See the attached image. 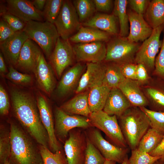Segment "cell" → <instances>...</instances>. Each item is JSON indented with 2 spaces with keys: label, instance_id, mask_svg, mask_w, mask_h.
I'll return each instance as SVG.
<instances>
[{
  "label": "cell",
  "instance_id": "cell-1",
  "mask_svg": "<svg viewBox=\"0 0 164 164\" xmlns=\"http://www.w3.org/2000/svg\"><path fill=\"white\" fill-rule=\"evenodd\" d=\"M14 115L22 128L39 145L49 148L47 133L41 120L36 100L29 93L17 89L11 91Z\"/></svg>",
  "mask_w": 164,
  "mask_h": 164
},
{
  "label": "cell",
  "instance_id": "cell-2",
  "mask_svg": "<svg viewBox=\"0 0 164 164\" xmlns=\"http://www.w3.org/2000/svg\"><path fill=\"white\" fill-rule=\"evenodd\" d=\"M10 125L9 164H43L36 141L21 126L12 121Z\"/></svg>",
  "mask_w": 164,
  "mask_h": 164
},
{
  "label": "cell",
  "instance_id": "cell-3",
  "mask_svg": "<svg viewBox=\"0 0 164 164\" xmlns=\"http://www.w3.org/2000/svg\"><path fill=\"white\" fill-rule=\"evenodd\" d=\"M118 118L128 146L131 150L137 148L142 138L151 128L149 118L140 108L132 106Z\"/></svg>",
  "mask_w": 164,
  "mask_h": 164
},
{
  "label": "cell",
  "instance_id": "cell-4",
  "mask_svg": "<svg viewBox=\"0 0 164 164\" xmlns=\"http://www.w3.org/2000/svg\"><path fill=\"white\" fill-rule=\"evenodd\" d=\"M23 30L49 58L60 37L54 24L47 21H31L26 22Z\"/></svg>",
  "mask_w": 164,
  "mask_h": 164
},
{
  "label": "cell",
  "instance_id": "cell-5",
  "mask_svg": "<svg viewBox=\"0 0 164 164\" xmlns=\"http://www.w3.org/2000/svg\"><path fill=\"white\" fill-rule=\"evenodd\" d=\"M140 45L119 36L108 41L104 60L120 65L134 63L135 55Z\"/></svg>",
  "mask_w": 164,
  "mask_h": 164
},
{
  "label": "cell",
  "instance_id": "cell-6",
  "mask_svg": "<svg viewBox=\"0 0 164 164\" xmlns=\"http://www.w3.org/2000/svg\"><path fill=\"white\" fill-rule=\"evenodd\" d=\"M88 118L91 126L103 132L115 145L128 148L116 115H109L101 110L92 112Z\"/></svg>",
  "mask_w": 164,
  "mask_h": 164
},
{
  "label": "cell",
  "instance_id": "cell-7",
  "mask_svg": "<svg viewBox=\"0 0 164 164\" xmlns=\"http://www.w3.org/2000/svg\"><path fill=\"white\" fill-rule=\"evenodd\" d=\"M164 28V25L154 29L151 36L140 45L135 56L134 63L143 65L151 76L155 69L156 56L161 46L160 37Z\"/></svg>",
  "mask_w": 164,
  "mask_h": 164
},
{
  "label": "cell",
  "instance_id": "cell-8",
  "mask_svg": "<svg viewBox=\"0 0 164 164\" xmlns=\"http://www.w3.org/2000/svg\"><path fill=\"white\" fill-rule=\"evenodd\" d=\"M72 2L70 0H63L60 12L54 24L60 37L65 40L69 39L81 26Z\"/></svg>",
  "mask_w": 164,
  "mask_h": 164
},
{
  "label": "cell",
  "instance_id": "cell-9",
  "mask_svg": "<svg viewBox=\"0 0 164 164\" xmlns=\"http://www.w3.org/2000/svg\"><path fill=\"white\" fill-rule=\"evenodd\" d=\"M86 134L106 159L121 164L127 156L128 148H121L110 143L103 137L97 129L91 127Z\"/></svg>",
  "mask_w": 164,
  "mask_h": 164
},
{
  "label": "cell",
  "instance_id": "cell-10",
  "mask_svg": "<svg viewBox=\"0 0 164 164\" xmlns=\"http://www.w3.org/2000/svg\"><path fill=\"white\" fill-rule=\"evenodd\" d=\"M55 118V135L61 140L66 138L70 131L75 128H89L92 127L88 118L69 115L60 108H56Z\"/></svg>",
  "mask_w": 164,
  "mask_h": 164
},
{
  "label": "cell",
  "instance_id": "cell-11",
  "mask_svg": "<svg viewBox=\"0 0 164 164\" xmlns=\"http://www.w3.org/2000/svg\"><path fill=\"white\" fill-rule=\"evenodd\" d=\"M69 135L64 146L68 164H84L86 147V133L72 129Z\"/></svg>",
  "mask_w": 164,
  "mask_h": 164
},
{
  "label": "cell",
  "instance_id": "cell-12",
  "mask_svg": "<svg viewBox=\"0 0 164 164\" xmlns=\"http://www.w3.org/2000/svg\"><path fill=\"white\" fill-rule=\"evenodd\" d=\"M75 56L73 47L69 40L59 37L49 58L53 67L58 77L64 70L73 63Z\"/></svg>",
  "mask_w": 164,
  "mask_h": 164
},
{
  "label": "cell",
  "instance_id": "cell-13",
  "mask_svg": "<svg viewBox=\"0 0 164 164\" xmlns=\"http://www.w3.org/2000/svg\"><path fill=\"white\" fill-rule=\"evenodd\" d=\"M73 47L78 61L101 62L105 58L107 47L104 42L76 43Z\"/></svg>",
  "mask_w": 164,
  "mask_h": 164
},
{
  "label": "cell",
  "instance_id": "cell-14",
  "mask_svg": "<svg viewBox=\"0 0 164 164\" xmlns=\"http://www.w3.org/2000/svg\"><path fill=\"white\" fill-rule=\"evenodd\" d=\"M141 87L148 102L149 109L164 112V80L151 76Z\"/></svg>",
  "mask_w": 164,
  "mask_h": 164
},
{
  "label": "cell",
  "instance_id": "cell-15",
  "mask_svg": "<svg viewBox=\"0 0 164 164\" xmlns=\"http://www.w3.org/2000/svg\"><path fill=\"white\" fill-rule=\"evenodd\" d=\"M42 122L48 134L49 147L53 152L61 149L55 133L52 111L45 97L39 93L36 99Z\"/></svg>",
  "mask_w": 164,
  "mask_h": 164
},
{
  "label": "cell",
  "instance_id": "cell-16",
  "mask_svg": "<svg viewBox=\"0 0 164 164\" xmlns=\"http://www.w3.org/2000/svg\"><path fill=\"white\" fill-rule=\"evenodd\" d=\"M6 12L15 15L26 22L31 21L42 22L43 12L37 9L30 1L7 0Z\"/></svg>",
  "mask_w": 164,
  "mask_h": 164
},
{
  "label": "cell",
  "instance_id": "cell-17",
  "mask_svg": "<svg viewBox=\"0 0 164 164\" xmlns=\"http://www.w3.org/2000/svg\"><path fill=\"white\" fill-rule=\"evenodd\" d=\"M106 64L101 62H88L87 70L80 78L76 91L77 94L103 84Z\"/></svg>",
  "mask_w": 164,
  "mask_h": 164
},
{
  "label": "cell",
  "instance_id": "cell-18",
  "mask_svg": "<svg viewBox=\"0 0 164 164\" xmlns=\"http://www.w3.org/2000/svg\"><path fill=\"white\" fill-rule=\"evenodd\" d=\"M39 46L29 39L23 44L15 67L26 72L34 73L42 53Z\"/></svg>",
  "mask_w": 164,
  "mask_h": 164
},
{
  "label": "cell",
  "instance_id": "cell-19",
  "mask_svg": "<svg viewBox=\"0 0 164 164\" xmlns=\"http://www.w3.org/2000/svg\"><path fill=\"white\" fill-rule=\"evenodd\" d=\"M29 39L22 30L15 32L11 37L0 43L1 53L10 66H15L22 47Z\"/></svg>",
  "mask_w": 164,
  "mask_h": 164
},
{
  "label": "cell",
  "instance_id": "cell-20",
  "mask_svg": "<svg viewBox=\"0 0 164 164\" xmlns=\"http://www.w3.org/2000/svg\"><path fill=\"white\" fill-rule=\"evenodd\" d=\"M127 13L130 24L127 39L136 43L144 41L151 36L153 29L144 19L143 15L131 11Z\"/></svg>",
  "mask_w": 164,
  "mask_h": 164
},
{
  "label": "cell",
  "instance_id": "cell-21",
  "mask_svg": "<svg viewBox=\"0 0 164 164\" xmlns=\"http://www.w3.org/2000/svg\"><path fill=\"white\" fill-rule=\"evenodd\" d=\"M38 85L47 95H50L55 85L53 70L42 53L34 72Z\"/></svg>",
  "mask_w": 164,
  "mask_h": 164
},
{
  "label": "cell",
  "instance_id": "cell-22",
  "mask_svg": "<svg viewBox=\"0 0 164 164\" xmlns=\"http://www.w3.org/2000/svg\"><path fill=\"white\" fill-rule=\"evenodd\" d=\"M132 106L121 91L118 88H114L109 92L103 111L118 118Z\"/></svg>",
  "mask_w": 164,
  "mask_h": 164
},
{
  "label": "cell",
  "instance_id": "cell-23",
  "mask_svg": "<svg viewBox=\"0 0 164 164\" xmlns=\"http://www.w3.org/2000/svg\"><path fill=\"white\" fill-rule=\"evenodd\" d=\"M132 106L146 107L148 102L136 80L126 79L118 87Z\"/></svg>",
  "mask_w": 164,
  "mask_h": 164
},
{
  "label": "cell",
  "instance_id": "cell-24",
  "mask_svg": "<svg viewBox=\"0 0 164 164\" xmlns=\"http://www.w3.org/2000/svg\"><path fill=\"white\" fill-rule=\"evenodd\" d=\"M117 19L113 14L98 13L82 23V25L99 29L111 35H116L118 34Z\"/></svg>",
  "mask_w": 164,
  "mask_h": 164
},
{
  "label": "cell",
  "instance_id": "cell-25",
  "mask_svg": "<svg viewBox=\"0 0 164 164\" xmlns=\"http://www.w3.org/2000/svg\"><path fill=\"white\" fill-rule=\"evenodd\" d=\"M111 35L108 33L94 28L81 26L78 31L69 40L76 43L97 41L108 42Z\"/></svg>",
  "mask_w": 164,
  "mask_h": 164
},
{
  "label": "cell",
  "instance_id": "cell-26",
  "mask_svg": "<svg viewBox=\"0 0 164 164\" xmlns=\"http://www.w3.org/2000/svg\"><path fill=\"white\" fill-rule=\"evenodd\" d=\"M88 94L87 92L80 93L60 108L69 115L76 114L88 117L91 112L88 106Z\"/></svg>",
  "mask_w": 164,
  "mask_h": 164
},
{
  "label": "cell",
  "instance_id": "cell-27",
  "mask_svg": "<svg viewBox=\"0 0 164 164\" xmlns=\"http://www.w3.org/2000/svg\"><path fill=\"white\" fill-rule=\"evenodd\" d=\"M84 67L79 63L64 74L57 88V92L60 96L66 95L72 91L79 80Z\"/></svg>",
  "mask_w": 164,
  "mask_h": 164
},
{
  "label": "cell",
  "instance_id": "cell-28",
  "mask_svg": "<svg viewBox=\"0 0 164 164\" xmlns=\"http://www.w3.org/2000/svg\"><path fill=\"white\" fill-rule=\"evenodd\" d=\"M146 21L154 29L164 25V0L150 1L145 13Z\"/></svg>",
  "mask_w": 164,
  "mask_h": 164
},
{
  "label": "cell",
  "instance_id": "cell-29",
  "mask_svg": "<svg viewBox=\"0 0 164 164\" xmlns=\"http://www.w3.org/2000/svg\"><path fill=\"white\" fill-rule=\"evenodd\" d=\"M111 89L103 84L90 89L88 100L91 113L103 110Z\"/></svg>",
  "mask_w": 164,
  "mask_h": 164
},
{
  "label": "cell",
  "instance_id": "cell-30",
  "mask_svg": "<svg viewBox=\"0 0 164 164\" xmlns=\"http://www.w3.org/2000/svg\"><path fill=\"white\" fill-rule=\"evenodd\" d=\"M106 64V69L103 84L111 89L118 88L125 80L121 69V65L109 62Z\"/></svg>",
  "mask_w": 164,
  "mask_h": 164
},
{
  "label": "cell",
  "instance_id": "cell-31",
  "mask_svg": "<svg viewBox=\"0 0 164 164\" xmlns=\"http://www.w3.org/2000/svg\"><path fill=\"white\" fill-rule=\"evenodd\" d=\"M127 0H115L114 1L113 14L118 19L120 25L119 36L127 37L128 35L129 19L126 8Z\"/></svg>",
  "mask_w": 164,
  "mask_h": 164
},
{
  "label": "cell",
  "instance_id": "cell-32",
  "mask_svg": "<svg viewBox=\"0 0 164 164\" xmlns=\"http://www.w3.org/2000/svg\"><path fill=\"white\" fill-rule=\"evenodd\" d=\"M163 137L150 128L142 138L137 149L140 151L149 154L158 146Z\"/></svg>",
  "mask_w": 164,
  "mask_h": 164
},
{
  "label": "cell",
  "instance_id": "cell-33",
  "mask_svg": "<svg viewBox=\"0 0 164 164\" xmlns=\"http://www.w3.org/2000/svg\"><path fill=\"white\" fill-rule=\"evenodd\" d=\"M72 2L81 23L90 19L96 11L93 0H74Z\"/></svg>",
  "mask_w": 164,
  "mask_h": 164
},
{
  "label": "cell",
  "instance_id": "cell-34",
  "mask_svg": "<svg viewBox=\"0 0 164 164\" xmlns=\"http://www.w3.org/2000/svg\"><path fill=\"white\" fill-rule=\"evenodd\" d=\"M43 164H68L65 153L61 149L53 152L49 149L39 145Z\"/></svg>",
  "mask_w": 164,
  "mask_h": 164
},
{
  "label": "cell",
  "instance_id": "cell-35",
  "mask_svg": "<svg viewBox=\"0 0 164 164\" xmlns=\"http://www.w3.org/2000/svg\"><path fill=\"white\" fill-rule=\"evenodd\" d=\"M11 147L10 131L1 125L0 128V164L8 161Z\"/></svg>",
  "mask_w": 164,
  "mask_h": 164
},
{
  "label": "cell",
  "instance_id": "cell-36",
  "mask_svg": "<svg viewBox=\"0 0 164 164\" xmlns=\"http://www.w3.org/2000/svg\"><path fill=\"white\" fill-rule=\"evenodd\" d=\"M140 108L149 118L151 128L164 136V112L152 111L145 107Z\"/></svg>",
  "mask_w": 164,
  "mask_h": 164
},
{
  "label": "cell",
  "instance_id": "cell-37",
  "mask_svg": "<svg viewBox=\"0 0 164 164\" xmlns=\"http://www.w3.org/2000/svg\"><path fill=\"white\" fill-rule=\"evenodd\" d=\"M63 0H46L42 11L45 21L54 24L62 6Z\"/></svg>",
  "mask_w": 164,
  "mask_h": 164
},
{
  "label": "cell",
  "instance_id": "cell-38",
  "mask_svg": "<svg viewBox=\"0 0 164 164\" xmlns=\"http://www.w3.org/2000/svg\"><path fill=\"white\" fill-rule=\"evenodd\" d=\"M106 160L86 136V147L84 164H104Z\"/></svg>",
  "mask_w": 164,
  "mask_h": 164
},
{
  "label": "cell",
  "instance_id": "cell-39",
  "mask_svg": "<svg viewBox=\"0 0 164 164\" xmlns=\"http://www.w3.org/2000/svg\"><path fill=\"white\" fill-rule=\"evenodd\" d=\"M159 156H154L149 153L139 151L137 148L132 150L129 159L130 164H152L160 159Z\"/></svg>",
  "mask_w": 164,
  "mask_h": 164
},
{
  "label": "cell",
  "instance_id": "cell-40",
  "mask_svg": "<svg viewBox=\"0 0 164 164\" xmlns=\"http://www.w3.org/2000/svg\"><path fill=\"white\" fill-rule=\"evenodd\" d=\"M9 69V72L6 75V77L13 83L18 84L26 85L31 82L32 78L30 75L19 72L12 66H10Z\"/></svg>",
  "mask_w": 164,
  "mask_h": 164
},
{
  "label": "cell",
  "instance_id": "cell-41",
  "mask_svg": "<svg viewBox=\"0 0 164 164\" xmlns=\"http://www.w3.org/2000/svg\"><path fill=\"white\" fill-rule=\"evenodd\" d=\"M152 76L158 77L164 80V32L160 51L155 58V69Z\"/></svg>",
  "mask_w": 164,
  "mask_h": 164
},
{
  "label": "cell",
  "instance_id": "cell-42",
  "mask_svg": "<svg viewBox=\"0 0 164 164\" xmlns=\"http://www.w3.org/2000/svg\"><path fill=\"white\" fill-rule=\"evenodd\" d=\"M1 16L15 32L22 30L25 26L26 22L15 15L5 13Z\"/></svg>",
  "mask_w": 164,
  "mask_h": 164
},
{
  "label": "cell",
  "instance_id": "cell-43",
  "mask_svg": "<svg viewBox=\"0 0 164 164\" xmlns=\"http://www.w3.org/2000/svg\"><path fill=\"white\" fill-rule=\"evenodd\" d=\"M10 108V102L7 93L4 88L0 86V113L2 116L7 115Z\"/></svg>",
  "mask_w": 164,
  "mask_h": 164
},
{
  "label": "cell",
  "instance_id": "cell-44",
  "mask_svg": "<svg viewBox=\"0 0 164 164\" xmlns=\"http://www.w3.org/2000/svg\"><path fill=\"white\" fill-rule=\"evenodd\" d=\"M149 2V0H148L128 1V2L133 12L142 15L145 13Z\"/></svg>",
  "mask_w": 164,
  "mask_h": 164
},
{
  "label": "cell",
  "instance_id": "cell-45",
  "mask_svg": "<svg viewBox=\"0 0 164 164\" xmlns=\"http://www.w3.org/2000/svg\"><path fill=\"white\" fill-rule=\"evenodd\" d=\"M137 64L130 63L121 65L122 73L126 79L136 80V71Z\"/></svg>",
  "mask_w": 164,
  "mask_h": 164
},
{
  "label": "cell",
  "instance_id": "cell-46",
  "mask_svg": "<svg viewBox=\"0 0 164 164\" xmlns=\"http://www.w3.org/2000/svg\"><path fill=\"white\" fill-rule=\"evenodd\" d=\"M136 76V80L140 85L146 83L151 77L145 67L141 64H137Z\"/></svg>",
  "mask_w": 164,
  "mask_h": 164
},
{
  "label": "cell",
  "instance_id": "cell-47",
  "mask_svg": "<svg viewBox=\"0 0 164 164\" xmlns=\"http://www.w3.org/2000/svg\"><path fill=\"white\" fill-rule=\"evenodd\" d=\"M15 33L2 19L0 21V43L5 41Z\"/></svg>",
  "mask_w": 164,
  "mask_h": 164
},
{
  "label": "cell",
  "instance_id": "cell-48",
  "mask_svg": "<svg viewBox=\"0 0 164 164\" xmlns=\"http://www.w3.org/2000/svg\"><path fill=\"white\" fill-rule=\"evenodd\" d=\"M96 11L102 12L109 11L112 7L111 0H93Z\"/></svg>",
  "mask_w": 164,
  "mask_h": 164
},
{
  "label": "cell",
  "instance_id": "cell-49",
  "mask_svg": "<svg viewBox=\"0 0 164 164\" xmlns=\"http://www.w3.org/2000/svg\"><path fill=\"white\" fill-rule=\"evenodd\" d=\"M149 154L152 156L160 157V160L164 162V136L158 146Z\"/></svg>",
  "mask_w": 164,
  "mask_h": 164
},
{
  "label": "cell",
  "instance_id": "cell-50",
  "mask_svg": "<svg viewBox=\"0 0 164 164\" xmlns=\"http://www.w3.org/2000/svg\"><path fill=\"white\" fill-rule=\"evenodd\" d=\"M46 0H34L31 1L34 7L39 11L42 12L45 7Z\"/></svg>",
  "mask_w": 164,
  "mask_h": 164
},
{
  "label": "cell",
  "instance_id": "cell-51",
  "mask_svg": "<svg viewBox=\"0 0 164 164\" xmlns=\"http://www.w3.org/2000/svg\"><path fill=\"white\" fill-rule=\"evenodd\" d=\"M6 67L2 53H0V72L2 73H4L6 71Z\"/></svg>",
  "mask_w": 164,
  "mask_h": 164
},
{
  "label": "cell",
  "instance_id": "cell-52",
  "mask_svg": "<svg viewBox=\"0 0 164 164\" xmlns=\"http://www.w3.org/2000/svg\"><path fill=\"white\" fill-rule=\"evenodd\" d=\"M121 164H130L128 155L126 157L123 162Z\"/></svg>",
  "mask_w": 164,
  "mask_h": 164
},
{
  "label": "cell",
  "instance_id": "cell-53",
  "mask_svg": "<svg viewBox=\"0 0 164 164\" xmlns=\"http://www.w3.org/2000/svg\"><path fill=\"white\" fill-rule=\"evenodd\" d=\"M115 162L106 159L104 164H116Z\"/></svg>",
  "mask_w": 164,
  "mask_h": 164
},
{
  "label": "cell",
  "instance_id": "cell-54",
  "mask_svg": "<svg viewBox=\"0 0 164 164\" xmlns=\"http://www.w3.org/2000/svg\"><path fill=\"white\" fill-rule=\"evenodd\" d=\"M152 164H164V162L159 159L156 161Z\"/></svg>",
  "mask_w": 164,
  "mask_h": 164
},
{
  "label": "cell",
  "instance_id": "cell-55",
  "mask_svg": "<svg viewBox=\"0 0 164 164\" xmlns=\"http://www.w3.org/2000/svg\"><path fill=\"white\" fill-rule=\"evenodd\" d=\"M4 164H10L9 163L8 161H7Z\"/></svg>",
  "mask_w": 164,
  "mask_h": 164
}]
</instances>
